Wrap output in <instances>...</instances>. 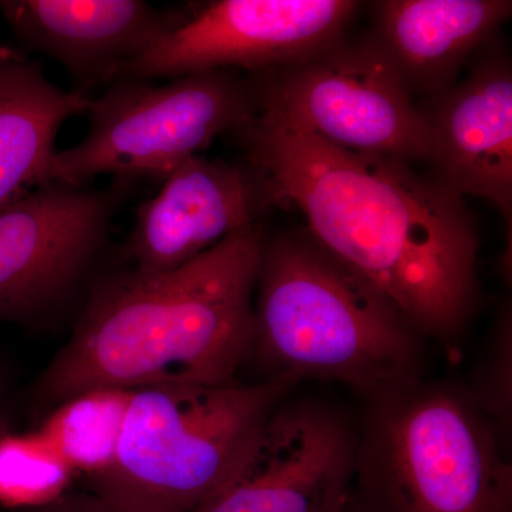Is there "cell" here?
Instances as JSON below:
<instances>
[{"mask_svg": "<svg viewBox=\"0 0 512 512\" xmlns=\"http://www.w3.org/2000/svg\"><path fill=\"white\" fill-rule=\"evenodd\" d=\"M269 202H291L308 237L448 350L478 298V238L464 198L394 158L343 150L274 111L238 131Z\"/></svg>", "mask_w": 512, "mask_h": 512, "instance_id": "cell-1", "label": "cell"}, {"mask_svg": "<svg viewBox=\"0 0 512 512\" xmlns=\"http://www.w3.org/2000/svg\"><path fill=\"white\" fill-rule=\"evenodd\" d=\"M264 241L256 224L175 271L97 282L40 396L60 404L99 389L237 383L251 360Z\"/></svg>", "mask_w": 512, "mask_h": 512, "instance_id": "cell-2", "label": "cell"}, {"mask_svg": "<svg viewBox=\"0 0 512 512\" xmlns=\"http://www.w3.org/2000/svg\"><path fill=\"white\" fill-rule=\"evenodd\" d=\"M421 338L392 303L311 238L264 241L251 360L268 379L338 380L370 399L420 380Z\"/></svg>", "mask_w": 512, "mask_h": 512, "instance_id": "cell-3", "label": "cell"}, {"mask_svg": "<svg viewBox=\"0 0 512 512\" xmlns=\"http://www.w3.org/2000/svg\"><path fill=\"white\" fill-rule=\"evenodd\" d=\"M293 386L165 384L133 390L116 460L87 491L123 512H194L237 473Z\"/></svg>", "mask_w": 512, "mask_h": 512, "instance_id": "cell-4", "label": "cell"}, {"mask_svg": "<svg viewBox=\"0 0 512 512\" xmlns=\"http://www.w3.org/2000/svg\"><path fill=\"white\" fill-rule=\"evenodd\" d=\"M356 477L365 512H512L504 437L470 393L420 380L370 397Z\"/></svg>", "mask_w": 512, "mask_h": 512, "instance_id": "cell-5", "label": "cell"}, {"mask_svg": "<svg viewBox=\"0 0 512 512\" xmlns=\"http://www.w3.org/2000/svg\"><path fill=\"white\" fill-rule=\"evenodd\" d=\"M255 114L251 80L238 70L188 74L165 84H110L92 99L83 140L57 151L50 183L84 187L106 174L164 180L215 138L238 133Z\"/></svg>", "mask_w": 512, "mask_h": 512, "instance_id": "cell-6", "label": "cell"}, {"mask_svg": "<svg viewBox=\"0 0 512 512\" xmlns=\"http://www.w3.org/2000/svg\"><path fill=\"white\" fill-rule=\"evenodd\" d=\"M256 109L274 111L333 146L427 163L426 120L375 37L342 36L298 62L248 74Z\"/></svg>", "mask_w": 512, "mask_h": 512, "instance_id": "cell-7", "label": "cell"}, {"mask_svg": "<svg viewBox=\"0 0 512 512\" xmlns=\"http://www.w3.org/2000/svg\"><path fill=\"white\" fill-rule=\"evenodd\" d=\"M359 8L352 0L194 3L181 12L173 29L121 69L116 82L173 80L212 70L256 74L279 69L345 36Z\"/></svg>", "mask_w": 512, "mask_h": 512, "instance_id": "cell-8", "label": "cell"}, {"mask_svg": "<svg viewBox=\"0 0 512 512\" xmlns=\"http://www.w3.org/2000/svg\"><path fill=\"white\" fill-rule=\"evenodd\" d=\"M114 205L109 192L52 183L0 211V320L35 323L79 291Z\"/></svg>", "mask_w": 512, "mask_h": 512, "instance_id": "cell-9", "label": "cell"}, {"mask_svg": "<svg viewBox=\"0 0 512 512\" xmlns=\"http://www.w3.org/2000/svg\"><path fill=\"white\" fill-rule=\"evenodd\" d=\"M359 434L313 402L279 404L244 463L194 512H336L350 498Z\"/></svg>", "mask_w": 512, "mask_h": 512, "instance_id": "cell-10", "label": "cell"}, {"mask_svg": "<svg viewBox=\"0 0 512 512\" xmlns=\"http://www.w3.org/2000/svg\"><path fill=\"white\" fill-rule=\"evenodd\" d=\"M271 204L261 181L244 165L198 154L178 165L160 191L137 210L124 244L130 271H175L254 227Z\"/></svg>", "mask_w": 512, "mask_h": 512, "instance_id": "cell-11", "label": "cell"}, {"mask_svg": "<svg viewBox=\"0 0 512 512\" xmlns=\"http://www.w3.org/2000/svg\"><path fill=\"white\" fill-rule=\"evenodd\" d=\"M490 43L461 82L419 109L429 128L431 175L460 197L490 201L511 227L512 70L507 53Z\"/></svg>", "mask_w": 512, "mask_h": 512, "instance_id": "cell-12", "label": "cell"}, {"mask_svg": "<svg viewBox=\"0 0 512 512\" xmlns=\"http://www.w3.org/2000/svg\"><path fill=\"white\" fill-rule=\"evenodd\" d=\"M0 15L26 49L56 60L87 96L180 22L144 0H0Z\"/></svg>", "mask_w": 512, "mask_h": 512, "instance_id": "cell-13", "label": "cell"}, {"mask_svg": "<svg viewBox=\"0 0 512 512\" xmlns=\"http://www.w3.org/2000/svg\"><path fill=\"white\" fill-rule=\"evenodd\" d=\"M511 13L510 0H383L372 36L413 99H429L457 82Z\"/></svg>", "mask_w": 512, "mask_h": 512, "instance_id": "cell-14", "label": "cell"}, {"mask_svg": "<svg viewBox=\"0 0 512 512\" xmlns=\"http://www.w3.org/2000/svg\"><path fill=\"white\" fill-rule=\"evenodd\" d=\"M89 96L50 82L25 56L0 60V211L50 183L60 130Z\"/></svg>", "mask_w": 512, "mask_h": 512, "instance_id": "cell-15", "label": "cell"}, {"mask_svg": "<svg viewBox=\"0 0 512 512\" xmlns=\"http://www.w3.org/2000/svg\"><path fill=\"white\" fill-rule=\"evenodd\" d=\"M133 390L99 389L57 404L39 433L67 464L86 477L114 463Z\"/></svg>", "mask_w": 512, "mask_h": 512, "instance_id": "cell-16", "label": "cell"}, {"mask_svg": "<svg viewBox=\"0 0 512 512\" xmlns=\"http://www.w3.org/2000/svg\"><path fill=\"white\" fill-rule=\"evenodd\" d=\"M76 471L39 433H0V507L36 510L72 490Z\"/></svg>", "mask_w": 512, "mask_h": 512, "instance_id": "cell-17", "label": "cell"}, {"mask_svg": "<svg viewBox=\"0 0 512 512\" xmlns=\"http://www.w3.org/2000/svg\"><path fill=\"white\" fill-rule=\"evenodd\" d=\"M26 512H123L92 491H67L55 503Z\"/></svg>", "mask_w": 512, "mask_h": 512, "instance_id": "cell-18", "label": "cell"}, {"mask_svg": "<svg viewBox=\"0 0 512 512\" xmlns=\"http://www.w3.org/2000/svg\"><path fill=\"white\" fill-rule=\"evenodd\" d=\"M5 387H3L2 379H0V433L5 431Z\"/></svg>", "mask_w": 512, "mask_h": 512, "instance_id": "cell-19", "label": "cell"}, {"mask_svg": "<svg viewBox=\"0 0 512 512\" xmlns=\"http://www.w3.org/2000/svg\"><path fill=\"white\" fill-rule=\"evenodd\" d=\"M22 56V53L18 52V50L13 49L5 43L0 42V60L12 59V57Z\"/></svg>", "mask_w": 512, "mask_h": 512, "instance_id": "cell-20", "label": "cell"}, {"mask_svg": "<svg viewBox=\"0 0 512 512\" xmlns=\"http://www.w3.org/2000/svg\"><path fill=\"white\" fill-rule=\"evenodd\" d=\"M336 512H365V511L362 510V507H360V504L353 503L352 498H349L348 503L343 505V507L340 508V510H338Z\"/></svg>", "mask_w": 512, "mask_h": 512, "instance_id": "cell-21", "label": "cell"}]
</instances>
